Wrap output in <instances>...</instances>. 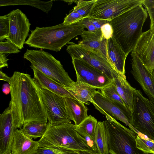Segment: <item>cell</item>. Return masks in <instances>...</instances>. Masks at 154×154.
Listing matches in <instances>:
<instances>
[{"label":"cell","mask_w":154,"mask_h":154,"mask_svg":"<svg viewBox=\"0 0 154 154\" xmlns=\"http://www.w3.org/2000/svg\"><path fill=\"white\" fill-rule=\"evenodd\" d=\"M2 91L5 94H8L10 92V86L9 84H4L2 87Z\"/></svg>","instance_id":"obj_42"},{"label":"cell","mask_w":154,"mask_h":154,"mask_svg":"<svg viewBox=\"0 0 154 154\" xmlns=\"http://www.w3.org/2000/svg\"><path fill=\"white\" fill-rule=\"evenodd\" d=\"M76 99L89 105L93 101L92 96L96 91V88L88 84L76 80L71 86L64 88Z\"/></svg>","instance_id":"obj_23"},{"label":"cell","mask_w":154,"mask_h":154,"mask_svg":"<svg viewBox=\"0 0 154 154\" xmlns=\"http://www.w3.org/2000/svg\"><path fill=\"white\" fill-rule=\"evenodd\" d=\"M72 59L76 80L100 90L112 82L113 80L86 62L76 58Z\"/></svg>","instance_id":"obj_11"},{"label":"cell","mask_w":154,"mask_h":154,"mask_svg":"<svg viewBox=\"0 0 154 154\" xmlns=\"http://www.w3.org/2000/svg\"><path fill=\"white\" fill-rule=\"evenodd\" d=\"M148 13L142 5L137 6L109 21L113 37L127 55L134 49L141 36Z\"/></svg>","instance_id":"obj_2"},{"label":"cell","mask_w":154,"mask_h":154,"mask_svg":"<svg viewBox=\"0 0 154 154\" xmlns=\"http://www.w3.org/2000/svg\"><path fill=\"white\" fill-rule=\"evenodd\" d=\"M23 57L35 68L63 88L69 87L75 82L60 61L48 52L27 49Z\"/></svg>","instance_id":"obj_5"},{"label":"cell","mask_w":154,"mask_h":154,"mask_svg":"<svg viewBox=\"0 0 154 154\" xmlns=\"http://www.w3.org/2000/svg\"><path fill=\"white\" fill-rule=\"evenodd\" d=\"M97 123L95 118L89 115L78 126L83 128L94 140L95 133Z\"/></svg>","instance_id":"obj_31"},{"label":"cell","mask_w":154,"mask_h":154,"mask_svg":"<svg viewBox=\"0 0 154 154\" xmlns=\"http://www.w3.org/2000/svg\"><path fill=\"white\" fill-rule=\"evenodd\" d=\"M9 31V14L0 16V41L8 36Z\"/></svg>","instance_id":"obj_32"},{"label":"cell","mask_w":154,"mask_h":154,"mask_svg":"<svg viewBox=\"0 0 154 154\" xmlns=\"http://www.w3.org/2000/svg\"><path fill=\"white\" fill-rule=\"evenodd\" d=\"M134 51L152 73L154 70V38L149 29L143 32Z\"/></svg>","instance_id":"obj_16"},{"label":"cell","mask_w":154,"mask_h":154,"mask_svg":"<svg viewBox=\"0 0 154 154\" xmlns=\"http://www.w3.org/2000/svg\"><path fill=\"white\" fill-rule=\"evenodd\" d=\"M100 30L103 37L108 40L113 36V30L109 22L103 24Z\"/></svg>","instance_id":"obj_37"},{"label":"cell","mask_w":154,"mask_h":154,"mask_svg":"<svg viewBox=\"0 0 154 154\" xmlns=\"http://www.w3.org/2000/svg\"><path fill=\"white\" fill-rule=\"evenodd\" d=\"M48 123L33 121L24 124L20 129L26 136L31 139L42 137L47 130Z\"/></svg>","instance_id":"obj_25"},{"label":"cell","mask_w":154,"mask_h":154,"mask_svg":"<svg viewBox=\"0 0 154 154\" xmlns=\"http://www.w3.org/2000/svg\"><path fill=\"white\" fill-rule=\"evenodd\" d=\"M131 55L132 67L131 72L149 99L154 104V81L152 74L134 50Z\"/></svg>","instance_id":"obj_14"},{"label":"cell","mask_w":154,"mask_h":154,"mask_svg":"<svg viewBox=\"0 0 154 154\" xmlns=\"http://www.w3.org/2000/svg\"><path fill=\"white\" fill-rule=\"evenodd\" d=\"M8 154H12L11 152V153H10Z\"/></svg>","instance_id":"obj_45"},{"label":"cell","mask_w":154,"mask_h":154,"mask_svg":"<svg viewBox=\"0 0 154 154\" xmlns=\"http://www.w3.org/2000/svg\"><path fill=\"white\" fill-rule=\"evenodd\" d=\"M21 52L19 49L9 41L0 42V53L18 54Z\"/></svg>","instance_id":"obj_34"},{"label":"cell","mask_w":154,"mask_h":154,"mask_svg":"<svg viewBox=\"0 0 154 154\" xmlns=\"http://www.w3.org/2000/svg\"><path fill=\"white\" fill-rule=\"evenodd\" d=\"M76 129L79 134L85 140L88 146L93 150L97 152V146L94 140L82 128L76 126Z\"/></svg>","instance_id":"obj_35"},{"label":"cell","mask_w":154,"mask_h":154,"mask_svg":"<svg viewBox=\"0 0 154 154\" xmlns=\"http://www.w3.org/2000/svg\"><path fill=\"white\" fill-rule=\"evenodd\" d=\"M152 74L153 79V80L154 81V70L152 71Z\"/></svg>","instance_id":"obj_44"},{"label":"cell","mask_w":154,"mask_h":154,"mask_svg":"<svg viewBox=\"0 0 154 154\" xmlns=\"http://www.w3.org/2000/svg\"><path fill=\"white\" fill-rule=\"evenodd\" d=\"M0 79L1 80L6 81L9 83L11 78L8 76L6 74L2 72L1 69L0 71Z\"/></svg>","instance_id":"obj_41"},{"label":"cell","mask_w":154,"mask_h":154,"mask_svg":"<svg viewBox=\"0 0 154 154\" xmlns=\"http://www.w3.org/2000/svg\"><path fill=\"white\" fill-rule=\"evenodd\" d=\"M94 141L98 154H109L108 136L103 121L98 122L95 133Z\"/></svg>","instance_id":"obj_27"},{"label":"cell","mask_w":154,"mask_h":154,"mask_svg":"<svg viewBox=\"0 0 154 154\" xmlns=\"http://www.w3.org/2000/svg\"><path fill=\"white\" fill-rule=\"evenodd\" d=\"M139 132L136 139L137 147L146 153L154 154V141Z\"/></svg>","instance_id":"obj_28"},{"label":"cell","mask_w":154,"mask_h":154,"mask_svg":"<svg viewBox=\"0 0 154 154\" xmlns=\"http://www.w3.org/2000/svg\"><path fill=\"white\" fill-rule=\"evenodd\" d=\"M53 0L42 1L38 0H1L0 6L18 5H28L38 8L47 14L51 9Z\"/></svg>","instance_id":"obj_26"},{"label":"cell","mask_w":154,"mask_h":154,"mask_svg":"<svg viewBox=\"0 0 154 154\" xmlns=\"http://www.w3.org/2000/svg\"><path fill=\"white\" fill-rule=\"evenodd\" d=\"M107 48L109 63L116 72L125 75V64L128 55L124 51L113 36L107 40Z\"/></svg>","instance_id":"obj_20"},{"label":"cell","mask_w":154,"mask_h":154,"mask_svg":"<svg viewBox=\"0 0 154 154\" xmlns=\"http://www.w3.org/2000/svg\"><path fill=\"white\" fill-rule=\"evenodd\" d=\"M80 35L82 39L79 42V45L98 53L109 63L107 48V40L103 36L100 29L94 32L84 29Z\"/></svg>","instance_id":"obj_17"},{"label":"cell","mask_w":154,"mask_h":154,"mask_svg":"<svg viewBox=\"0 0 154 154\" xmlns=\"http://www.w3.org/2000/svg\"><path fill=\"white\" fill-rule=\"evenodd\" d=\"M131 125L137 131L154 141V104L136 89Z\"/></svg>","instance_id":"obj_7"},{"label":"cell","mask_w":154,"mask_h":154,"mask_svg":"<svg viewBox=\"0 0 154 154\" xmlns=\"http://www.w3.org/2000/svg\"><path fill=\"white\" fill-rule=\"evenodd\" d=\"M68 44L66 50L72 58H76L86 62L113 80L112 73L114 69L110 64L102 56L73 42H69Z\"/></svg>","instance_id":"obj_10"},{"label":"cell","mask_w":154,"mask_h":154,"mask_svg":"<svg viewBox=\"0 0 154 154\" xmlns=\"http://www.w3.org/2000/svg\"><path fill=\"white\" fill-rule=\"evenodd\" d=\"M34 79L42 88L63 97L76 99L67 90L56 82L38 70L31 65Z\"/></svg>","instance_id":"obj_21"},{"label":"cell","mask_w":154,"mask_h":154,"mask_svg":"<svg viewBox=\"0 0 154 154\" xmlns=\"http://www.w3.org/2000/svg\"><path fill=\"white\" fill-rule=\"evenodd\" d=\"M83 19L73 8L72 11L65 18L63 23L65 25H69L78 22Z\"/></svg>","instance_id":"obj_36"},{"label":"cell","mask_w":154,"mask_h":154,"mask_svg":"<svg viewBox=\"0 0 154 154\" xmlns=\"http://www.w3.org/2000/svg\"><path fill=\"white\" fill-rule=\"evenodd\" d=\"M40 91L48 122L50 124L56 125L71 122L67 112L64 97L40 86Z\"/></svg>","instance_id":"obj_9"},{"label":"cell","mask_w":154,"mask_h":154,"mask_svg":"<svg viewBox=\"0 0 154 154\" xmlns=\"http://www.w3.org/2000/svg\"><path fill=\"white\" fill-rule=\"evenodd\" d=\"M9 83L11 97L10 107L13 123L21 129L28 122L47 123L48 118L42 100L40 86L29 74L15 71Z\"/></svg>","instance_id":"obj_1"},{"label":"cell","mask_w":154,"mask_h":154,"mask_svg":"<svg viewBox=\"0 0 154 154\" xmlns=\"http://www.w3.org/2000/svg\"><path fill=\"white\" fill-rule=\"evenodd\" d=\"M80 21L69 25L63 23L51 26L36 27L26 41L29 47L58 52L85 28Z\"/></svg>","instance_id":"obj_3"},{"label":"cell","mask_w":154,"mask_h":154,"mask_svg":"<svg viewBox=\"0 0 154 154\" xmlns=\"http://www.w3.org/2000/svg\"><path fill=\"white\" fill-rule=\"evenodd\" d=\"M82 24L90 32H94L98 30L90 22L89 17L85 18L81 20Z\"/></svg>","instance_id":"obj_39"},{"label":"cell","mask_w":154,"mask_h":154,"mask_svg":"<svg viewBox=\"0 0 154 154\" xmlns=\"http://www.w3.org/2000/svg\"><path fill=\"white\" fill-rule=\"evenodd\" d=\"M76 151L78 154H98L97 152L93 150H80Z\"/></svg>","instance_id":"obj_43"},{"label":"cell","mask_w":154,"mask_h":154,"mask_svg":"<svg viewBox=\"0 0 154 154\" xmlns=\"http://www.w3.org/2000/svg\"><path fill=\"white\" fill-rule=\"evenodd\" d=\"M35 154H37V153H35Z\"/></svg>","instance_id":"obj_46"},{"label":"cell","mask_w":154,"mask_h":154,"mask_svg":"<svg viewBox=\"0 0 154 154\" xmlns=\"http://www.w3.org/2000/svg\"><path fill=\"white\" fill-rule=\"evenodd\" d=\"M103 122L108 136L109 154H149L137 147V133L114 119Z\"/></svg>","instance_id":"obj_6"},{"label":"cell","mask_w":154,"mask_h":154,"mask_svg":"<svg viewBox=\"0 0 154 154\" xmlns=\"http://www.w3.org/2000/svg\"><path fill=\"white\" fill-rule=\"evenodd\" d=\"M143 5L150 20V31L154 38V0H144Z\"/></svg>","instance_id":"obj_33"},{"label":"cell","mask_w":154,"mask_h":154,"mask_svg":"<svg viewBox=\"0 0 154 154\" xmlns=\"http://www.w3.org/2000/svg\"><path fill=\"white\" fill-rule=\"evenodd\" d=\"M67 112L70 120L78 126L88 116V108L84 103L73 98L64 97Z\"/></svg>","instance_id":"obj_22"},{"label":"cell","mask_w":154,"mask_h":154,"mask_svg":"<svg viewBox=\"0 0 154 154\" xmlns=\"http://www.w3.org/2000/svg\"><path fill=\"white\" fill-rule=\"evenodd\" d=\"M144 0H96L90 17L110 21L139 5Z\"/></svg>","instance_id":"obj_8"},{"label":"cell","mask_w":154,"mask_h":154,"mask_svg":"<svg viewBox=\"0 0 154 154\" xmlns=\"http://www.w3.org/2000/svg\"><path fill=\"white\" fill-rule=\"evenodd\" d=\"M112 74V83L127 107L132 113L133 111L134 95L136 88L130 85L126 80L125 75H122L115 70L113 71Z\"/></svg>","instance_id":"obj_18"},{"label":"cell","mask_w":154,"mask_h":154,"mask_svg":"<svg viewBox=\"0 0 154 154\" xmlns=\"http://www.w3.org/2000/svg\"><path fill=\"white\" fill-rule=\"evenodd\" d=\"M9 14V31L6 39L21 50L29 35L31 23L26 15L20 9L13 10Z\"/></svg>","instance_id":"obj_12"},{"label":"cell","mask_w":154,"mask_h":154,"mask_svg":"<svg viewBox=\"0 0 154 154\" xmlns=\"http://www.w3.org/2000/svg\"><path fill=\"white\" fill-rule=\"evenodd\" d=\"M38 142L39 147L52 146L75 151L92 150L71 122L56 125L49 123L47 131Z\"/></svg>","instance_id":"obj_4"},{"label":"cell","mask_w":154,"mask_h":154,"mask_svg":"<svg viewBox=\"0 0 154 154\" xmlns=\"http://www.w3.org/2000/svg\"><path fill=\"white\" fill-rule=\"evenodd\" d=\"M17 129L13 124L11 110L9 106L0 115V154L11 152V145Z\"/></svg>","instance_id":"obj_15"},{"label":"cell","mask_w":154,"mask_h":154,"mask_svg":"<svg viewBox=\"0 0 154 154\" xmlns=\"http://www.w3.org/2000/svg\"><path fill=\"white\" fill-rule=\"evenodd\" d=\"M39 147L38 141L26 136L20 129H16L11 146L12 154H35Z\"/></svg>","instance_id":"obj_19"},{"label":"cell","mask_w":154,"mask_h":154,"mask_svg":"<svg viewBox=\"0 0 154 154\" xmlns=\"http://www.w3.org/2000/svg\"><path fill=\"white\" fill-rule=\"evenodd\" d=\"M8 59L6 58L5 54L0 53V68L1 69L5 67H8Z\"/></svg>","instance_id":"obj_40"},{"label":"cell","mask_w":154,"mask_h":154,"mask_svg":"<svg viewBox=\"0 0 154 154\" xmlns=\"http://www.w3.org/2000/svg\"><path fill=\"white\" fill-rule=\"evenodd\" d=\"M89 20L90 22L97 29H100L101 27L104 24L109 22V21L92 18L89 17Z\"/></svg>","instance_id":"obj_38"},{"label":"cell","mask_w":154,"mask_h":154,"mask_svg":"<svg viewBox=\"0 0 154 154\" xmlns=\"http://www.w3.org/2000/svg\"><path fill=\"white\" fill-rule=\"evenodd\" d=\"M100 90V92L104 96L114 103L128 115L130 119V124L132 119V112L118 94L116 86L112 82Z\"/></svg>","instance_id":"obj_24"},{"label":"cell","mask_w":154,"mask_h":154,"mask_svg":"<svg viewBox=\"0 0 154 154\" xmlns=\"http://www.w3.org/2000/svg\"><path fill=\"white\" fill-rule=\"evenodd\" d=\"M92 103L95 108L105 116L106 120H119L128 126L131 130L138 133L130 124V119L128 115L114 103L104 96L100 92L96 91L92 96Z\"/></svg>","instance_id":"obj_13"},{"label":"cell","mask_w":154,"mask_h":154,"mask_svg":"<svg viewBox=\"0 0 154 154\" xmlns=\"http://www.w3.org/2000/svg\"><path fill=\"white\" fill-rule=\"evenodd\" d=\"M96 0L75 1L76 5L74 7L76 11L84 19L90 15Z\"/></svg>","instance_id":"obj_29"},{"label":"cell","mask_w":154,"mask_h":154,"mask_svg":"<svg viewBox=\"0 0 154 154\" xmlns=\"http://www.w3.org/2000/svg\"><path fill=\"white\" fill-rule=\"evenodd\" d=\"M36 153L37 154H78L75 150L52 146L39 147L37 150Z\"/></svg>","instance_id":"obj_30"}]
</instances>
